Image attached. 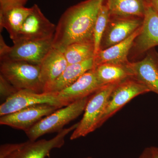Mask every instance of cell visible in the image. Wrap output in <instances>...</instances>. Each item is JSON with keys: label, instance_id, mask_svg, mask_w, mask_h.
<instances>
[{"label": "cell", "instance_id": "obj_1", "mask_svg": "<svg viewBox=\"0 0 158 158\" xmlns=\"http://www.w3.org/2000/svg\"><path fill=\"white\" fill-rule=\"evenodd\" d=\"M102 0H85L68 8L56 27L54 48L63 51L73 43L93 40L94 25Z\"/></svg>", "mask_w": 158, "mask_h": 158}, {"label": "cell", "instance_id": "obj_2", "mask_svg": "<svg viewBox=\"0 0 158 158\" xmlns=\"http://www.w3.org/2000/svg\"><path fill=\"white\" fill-rule=\"evenodd\" d=\"M78 123L64 128L56 135L49 140L41 139L16 144L1 145L0 157L8 158H45L49 156L52 150L60 148L64 145L65 137L73 131Z\"/></svg>", "mask_w": 158, "mask_h": 158}, {"label": "cell", "instance_id": "obj_3", "mask_svg": "<svg viewBox=\"0 0 158 158\" xmlns=\"http://www.w3.org/2000/svg\"><path fill=\"white\" fill-rule=\"evenodd\" d=\"M90 96L59 108L43 118L25 132L29 140L36 141L46 134L59 132L62 131L65 126L81 115L85 111Z\"/></svg>", "mask_w": 158, "mask_h": 158}, {"label": "cell", "instance_id": "obj_4", "mask_svg": "<svg viewBox=\"0 0 158 158\" xmlns=\"http://www.w3.org/2000/svg\"><path fill=\"white\" fill-rule=\"evenodd\" d=\"M0 61V74L18 91L44 92V86L40 79V65L6 59Z\"/></svg>", "mask_w": 158, "mask_h": 158}, {"label": "cell", "instance_id": "obj_5", "mask_svg": "<svg viewBox=\"0 0 158 158\" xmlns=\"http://www.w3.org/2000/svg\"><path fill=\"white\" fill-rule=\"evenodd\" d=\"M118 84L104 85L90 95L83 117L71 135V140L85 137L99 128L100 121L106 107L109 98Z\"/></svg>", "mask_w": 158, "mask_h": 158}, {"label": "cell", "instance_id": "obj_6", "mask_svg": "<svg viewBox=\"0 0 158 158\" xmlns=\"http://www.w3.org/2000/svg\"><path fill=\"white\" fill-rule=\"evenodd\" d=\"M53 39L40 41H21L12 46L6 44L3 38L0 40V60L21 61L40 65L52 48Z\"/></svg>", "mask_w": 158, "mask_h": 158}, {"label": "cell", "instance_id": "obj_7", "mask_svg": "<svg viewBox=\"0 0 158 158\" xmlns=\"http://www.w3.org/2000/svg\"><path fill=\"white\" fill-rule=\"evenodd\" d=\"M149 92L146 86L133 77L118 83L109 98L100 121L99 127L133 98Z\"/></svg>", "mask_w": 158, "mask_h": 158}, {"label": "cell", "instance_id": "obj_8", "mask_svg": "<svg viewBox=\"0 0 158 158\" xmlns=\"http://www.w3.org/2000/svg\"><path fill=\"white\" fill-rule=\"evenodd\" d=\"M56 27L51 22L36 4L26 19L13 43L21 41H40L53 39Z\"/></svg>", "mask_w": 158, "mask_h": 158}, {"label": "cell", "instance_id": "obj_9", "mask_svg": "<svg viewBox=\"0 0 158 158\" xmlns=\"http://www.w3.org/2000/svg\"><path fill=\"white\" fill-rule=\"evenodd\" d=\"M39 104H49L59 108L64 107L57 93H37L21 90L6 99L0 106V116L14 113L23 108Z\"/></svg>", "mask_w": 158, "mask_h": 158}, {"label": "cell", "instance_id": "obj_10", "mask_svg": "<svg viewBox=\"0 0 158 158\" xmlns=\"http://www.w3.org/2000/svg\"><path fill=\"white\" fill-rule=\"evenodd\" d=\"M59 109L49 104L34 105L1 116L0 124L26 132L43 118Z\"/></svg>", "mask_w": 158, "mask_h": 158}, {"label": "cell", "instance_id": "obj_11", "mask_svg": "<svg viewBox=\"0 0 158 158\" xmlns=\"http://www.w3.org/2000/svg\"><path fill=\"white\" fill-rule=\"evenodd\" d=\"M143 18L110 16L102 37L100 50L105 49L124 41L143 23Z\"/></svg>", "mask_w": 158, "mask_h": 158}, {"label": "cell", "instance_id": "obj_12", "mask_svg": "<svg viewBox=\"0 0 158 158\" xmlns=\"http://www.w3.org/2000/svg\"><path fill=\"white\" fill-rule=\"evenodd\" d=\"M156 46H158V13L147 0L143 23L132 48L137 54H140Z\"/></svg>", "mask_w": 158, "mask_h": 158}, {"label": "cell", "instance_id": "obj_13", "mask_svg": "<svg viewBox=\"0 0 158 158\" xmlns=\"http://www.w3.org/2000/svg\"><path fill=\"white\" fill-rule=\"evenodd\" d=\"M94 69L84 73L70 86L57 93V97L64 106L92 95L102 87Z\"/></svg>", "mask_w": 158, "mask_h": 158}, {"label": "cell", "instance_id": "obj_14", "mask_svg": "<svg viewBox=\"0 0 158 158\" xmlns=\"http://www.w3.org/2000/svg\"><path fill=\"white\" fill-rule=\"evenodd\" d=\"M158 56L154 51H150L140 61L129 62V67L133 77L137 79L158 95Z\"/></svg>", "mask_w": 158, "mask_h": 158}, {"label": "cell", "instance_id": "obj_15", "mask_svg": "<svg viewBox=\"0 0 158 158\" xmlns=\"http://www.w3.org/2000/svg\"><path fill=\"white\" fill-rule=\"evenodd\" d=\"M141 27L124 41L105 49L100 50L94 57L93 68L106 63L121 65L127 64L129 62L128 56L132 48L135 39L139 34Z\"/></svg>", "mask_w": 158, "mask_h": 158}, {"label": "cell", "instance_id": "obj_16", "mask_svg": "<svg viewBox=\"0 0 158 158\" xmlns=\"http://www.w3.org/2000/svg\"><path fill=\"white\" fill-rule=\"evenodd\" d=\"M68 65L62 51L53 47L51 49L39 65L44 90L60 77Z\"/></svg>", "mask_w": 158, "mask_h": 158}, {"label": "cell", "instance_id": "obj_17", "mask_svg": "<svg viewBox=\"0 0 158 158\" xmlns=\"http://www.w3.org/2000/svg\"><path fill=\"white\" fill-rule=\"evenodd\" d=\"M93 58L81 63L68 65L58 79L44 88V92L58 93L72 85L84 73L93 69Z\"/></svg>", "mask_w": 158, "mask_h": 158}, {"label": "cell", "instance_id": "obj_18", "mask_svg": "<svg viewBox=\"0 0 158 158\" xmlns=\"http://www.w3.org/2000/svg\"><path fill=\"white\" fill-rule=\"evenodd\" d=\"M31 11V8L24 6H15L0 11V28L6 29L12 41L15 40L21 28Z\"/></svg>", "mask_w": 158, "mask_h": 158}, {"label": "cell", "instance_id": "obj_19", "mask_svg": "<svg viewBox=\"0 0 158 158\" xmlns=\"http://www.w3.org/2000/svg\"><path fill=\"white\" fill-rule=\"evenodd\" d=\"M147 0H104L110 16L143 18Z\"/></svg>", "mask_w": 158, "mask_h": 158}, {"label": "cell", "instance_id": "obj_20", "mask_svg": "<svg viewBox=\"0 0 158 158\" xmlns=\"http://www.w3.org/2000/svg\"><path fill=\"white\" fill-rule=\"evenodd\" d=\"M128 63L125 65L106 63L93 69L99 82L102 86H104L119 83L133 77Z\"/></svg>", "mask_w": 158, "mask_h": 158}, {"label": "cell", "instance_id": "obj_21", "mask_svg": "<svg viewBox=\"0 0 158 158\" xmlns=\"http://www.w3.org/2000/svg\"><path fill=\"white\" fill-rule=\"evenodd\" d=\"M68 65L81 63L92 59L95 55L93 40L73 43L62 51Z\"/></svg>", "mask_w": 158, "mask_h": 158}, {"label": "cell", "instance_id": "obj_22", "mask_svg": "<svg viewBox=\"0 0 158 158\" xmlns=\"http://www.w3.org/2000/svg\"><path fill=\"white\" fill-rule=\"evenodd\" d=\"M110 17V13L109 9L106 4L103 2L100 8L94 29L93 41L95 55L100 50L102 37L106 31Z\"/></svg>", "mask_w": 158, "mask_h": 158}, {"label": "cell", "instance_id": "obj_23", "mask_svg": "<svg viewBox=\"0 0 158 158\" xmlns=\"http://www.w3.org/2000/svg\"><path fill=\"white\" fill-rule=\"evenodd\" d=\"M18 90L0 74V96L4 102L16 93Z\"/></svg>", "mask_w": 158, "mask_h": 158}, {"label": "cell", "instance_id": "obj_24", "mask_svg": "<svg viewBox=\"0 0 158 158\" xmlns=\"http://www.w3.org/2000/svg\"><path fill=\"white\" fill-rule=\"evenodd\" d=\"M27 0H0V11L15 6H24Z\"/></svg>", "mask_w": 158, "mask_h": 158}, {"label": "cell", "instance_id": "obj_25", "mask_svg": "<svg viewBox=\"0 0 158 158\" xmlns=\"http://www.w3.org/2000/svg\"><path fill=\"white\" fill-rule=\"evenodd\" d=\"M138 158H152L150 148H145Z\"/></svg>", "mask_w": 158, "mask_h": 158}, {"label": "cell", "instance_id": "obj_26", "mask_svg": "<svg viewBox=\"0 0 158 158\" xmlns=\"http://www.w3.org/2000/svg\"><path fill=\"white\" fill-rule=\"evenodd\" d=\"M150 148L152 158H158V147L151 146Z\"/></svg>", "mask_w": 158, "mask_h": 158}, {"label": "cell", "instance_id": "obj_27", "mask_svg": "<svg viewBox=\"0 0 158 158\" xmlns=\"http://www.w3.org/2000/svg\"><path fill=\"white\" fill-rule=\"evenodd\" d=\"M158 13V0H148Z\"/></svg>", "mask_w": 158, "mask_h": 158}, {"label": "cell", "instance_id": "obj_28", "mask_svg": "<svg viewBox=\"0 0 158 158\" xmlns=\"http://www.w3.org/2000/svg\"><path fill=\"white\" fill-rule=\"evenodd\" d=\"M0 158H8L7 157H0Z\"/></svg>", "mask_w": 158, "mask_h": 158}, {"label": "cell", "instance_id": "obj_29", "mask_svg": "<svg viewBox=\"0 0 158 158\" xmlns=\"http://www.w3.org/2000/svg\"><path fill=\"white\" fill-rule=\"evenodd\" d=\"M85 158H93L91 157H88Z\"/></svg>", "mask_w": 158, "mask_h": 158}, {"label": "cell", "instance_id": "obj_30", "mask_svg": "<svg viewBox=\"0 0 158 158\" xmlns=\"http://www.w3.org/2000/svg\"><path fill=\"white\" fill-rule=\"evenodd\" d=\"M102 1L103 2L104 0H102Z\"/></svg>", "mask_w": 158, "mask_h": 158}, {"label": "cell", "instance_id": "obj_31", "mask_svg": "<svg viewBox=\"0 0 158 158\" xmlns=\"http://www.w3.org/2000/svg\"></svg>", "mask_w": 158, "mask_h": 158}]
</instances>
